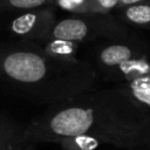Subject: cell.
Returning <instances> with one entry per match:
<instances>
[{
	"mask_svg": "<svg viewBox=\"0 0 150 150\" xmlns=\"http://www.w3.org/2000/svg\"><path fill=\"white\" fill-rule=\"evenodd\" d=\"M143 1H145V0H120V8L131 6V5H135V4H139V2H143Z\"/></svg>",
	"mask_w": 150,
	"mask_h": 150,
	"instance_id": "obj_15",
	"label": "cell"
},
{
	"mask_svg": "<svg viewBox=\"0 0 150 150\" xmlns=\"http://www.w3.org/2000/svg\"><path fill=\"white\" fill-rule=\"evenodd\" d=\"M135 104L150 111V74L116 86Z\"/></svg>",
	"mask_w": 150,
	"mask_h": 150,
	"instance_id": "obj_7",
	"label": "cell"
},
{
	"mask_svg": "<svg viewBox=\"0 0 150 150\" xmlns=\"http://www.w3.org/2000/svg\"><path fill=\"white\" fill-rule=\"evenodd\" d=\"M86 134L120 149L150 148V111L117 87L89 90L48 105L22 129L23 143L50 142Z\"/></svg>",
	"mask_w": 150,
	"mask_h": 150,
	"instance_id": "obj_1",
	"label": "cell"
},
{
	"mask_svg": "<svg viewBox=\"0 0 150 150\" xmlns=\"http://www.w3.org/2000/svg\"><path fill=\"white\" fill-rule=\"evenodd\" d=\"M149 55L150 47L146 41L130 35L93 43L89 61L96 68L100 77H103L122 63Z\"/></svg>",
	"mask_w": 150,
	"mask_h": 150,
	"instance_id": "obj_4",
	"label": "cell"
},
{
	"mask_svg": "<svg viewBox=\"0 0 150 150\" xmlns=\"http://www.w3.org/2000/svg\"><path fill=\"white\" fill-rule=\"evenodd\" d=\"M148 74H150V60L149 56H143L122 63L121 66L116 67L114 70H111L103 77L107 81H115L118 82L120 84Z\"/></svg>",
	"mask_w": 150,
	"mask_h": 150,
	"instance_id": "obj_6",
	"label": "cell"
},
{
	"mask_svg": "<svg viewBox=\"0 0 150 150\" xmlns=\"http://www.w3.org/2000/svg\"><path fill=\"white\" fill-rule=\"evenodd\" d=\"M132 35L129 26L114 14H69L57 19L50 38L76 45L96 43L103 40L120 39Z\"/></svg>",
	"mask_w": 150,
	"mask_h": 150,
	"instance_id": "obj_3",
	"label": "cell"
},
{
	"mask_svg": "<svg viewBox=\"0 0 150 150\" xmlns=\"http://www.w3.org/2000/svg\"><path fill=\"white\" fill-rule=\"evenodd\" d=\"M143 150H150V148H148V149H143Z\"/></svg>",
	"mask_w": 150,
	"mask_h": 150,
	"instance_id": "obj_17",
	"label": "cell"
},
{
	"mask_svg": "<svg viewBox=\"0 0 150 150\" xmlns=\"http://www.w3.org/2000/svg\"><path fill=\"white\" fill-rule=\"evenodd\" d=\"M20 143H22V130H19L15 124L0 129V150H13Z\"/></svg>",
	"mask_w": 150,
	"mask_h": 150,
	"instance_id": "obj_12",
	"label": "cell"
},
{
	"mask_svg": "<svg viewBox=\"0 0 150 150\" xmlns=\"http://www.w3.org/2000/svg\"><path fill=\"white\" fill-rule=\"evenodd\" d=\"M56 143L60 144L63 150H96L103 144L98 138L86 134L64 137Z\"/></svg>",
	"mask_w": 150,
	"mask_h": 150,
	"instance_id": "obj_10",
	"label": "cell"
},
{
	"mask_svg": "<svg viewBox=\"0 0 150 150\" xmlns=\"http://www.w3.org/2000/svg\"><path fill=\"white\" fill-rule=\"evenodd\" d=\"M127 26H136L139 28L150 29V0L135 4L127 7H121L114 12Z\"/></svg>",
	"mask_w": 150,
	"mask_h": 150,
	"instance_id": "obj_8",
	"label": "cell"
},
{
	"mask_svg": "<svg viewBox=\"0 0 150 150\" xmlns=\"http://www.w3.org/2000/svg\"><path fill=\"white\" fill-rule=\"evenodd\" d=\"M12 125H14V123L0 114V129H5V128L12 127Z\"/></svg>",
	"mask_w": 150,
	"mask_h": 150,
	"instance_id": "obj_14",
	"label": "cell"
},
{
	"mask_svg": "<svg viewBox=\"0 0 150 150\" xmlns=\"http://www.w3.org/2000/svg\"><path fill=\"white\" fill-rule=\"evenodd\" d=\"M100 79L89 60L55 56L33 41H0V84L19 96L52 105L93 90Z\"/></svg>",
	"mask_w": 150,
	"mask_h": 150,
	"instance_id": "obj_2",
	"label": "cell"
},
{
	"mask_svg": "<svg viewBox=\"0 0 150 150\" xmlns=\"http://www.w3.org/2000/svg\"><path fill=\"white\" fill-rule=\"evenodd\" d=\"M13 150H34V145L32 143H20L19 145H16Z\"/></svg>",
	"mask_w": 150,
	"mask_h": 150,
	"instance_id": "obj_16",
	"label": "cell"
},
{
	"mask_svg": "<svg viewBox=\"0 0 150 150\" xmlns=\"http://www.w3.org/2000/svg\"><path fill=\"white\" fill-rule=\"evenodd\" d=\"M56 20L55 6H46L13 15L6 29L16 40L41 42L50 36Z\"/></svg>",
	"mask_w": 150,
	"mask_h": 150,
	"instance_id": "obj_5",
	"label": "cell"
},
{
	"mask_svg": "<svg viewBox=\"0 0 150 150\" xmlns=\"http://www.w3.org/2000/svg\"><path fill=\"white\" fill-rule=\"evenodd\" d=\"M54 6L69 14L100 13L91 0H54Z\"/></svg>",
	"mask_w": 150,
	"mask_h": 150,
	"instance_id": "obj_11",
	"label": "cell"
},
{
	"mask_svg": "<svg viewBox=\"0 0 150 150\" xmlns=\"http://www.w3.org/2000/svg\"><path fill=\"white\" fill-rule=\"evenodd\" d=\"M100 13L112 14L120 8V0H91Z\"/></svg>",
	"mask_w": 150,
	"mask_h": 150,
	"instance_id": "obj_13",
	"label": "cell"
},
{
	"mask_svg": "<svg viewBox=\"0 0 150 150\" xmlns=\"http://www.w3.org/2000/svg\"><path fill=\"white\" fill-rule=\"evenodd\" d=\"M46 6H54V0H0V16L6 14L15 15Z\"/></svg>",
	"mask_w": 150,
	"mask_h": 150,
	"instance_id": "obj_9",
	"label": "cell"
}]
</instances>
